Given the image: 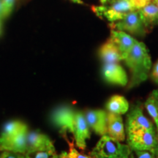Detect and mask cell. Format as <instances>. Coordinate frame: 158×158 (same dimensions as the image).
I'll return each mask as SVG.
<instances>
[{
  "mask_svg": "<svg viewBox=\"0 0 158 158\" xmlns=\"http://www.w3.org/2000/svg\"><path fill=\"white\" fill-rule=\"evenodd\" d=\"M27 152L35 150L54 147L53 141L48 135L39 131H29L27 133Z\"/></svg>",
  "mask_w": 158,
  "mask_h": 158,
  "instance_id": "obj_11",
  "label": "cell"
},
{
  "mask_svg": "<svg viewBox=\"0 0 158 158\" xmlns=\"http://www.w3.org/2000/svg\"><path fill=\"white\" fill-rule=\"evenodd\" d=\"M100 1H102V0H100Z\"/></svg>",
  "mask_w": 158,
  "mask_h": 158,
  "instance_id": "obj_30",
  "label": "cell"
},
{
  "mask_svg": "<svg viewBox=\"0 0 158 158\" xmlns=\"http://www.w3.org/2000/svg\"><path fill=\"white\" fill-rule=\"evenodd\" d=\"M68 143L69 144L68 155L71 158H94L91 155H84V154L79 152L78 150L76 149V147H75L73 141H68Z\"/></svg>",
  "mask_w": 158,
  "mask_h": 158,
  "instance_id": "obj_19",
  "label": "cell"
},
{
  "mask_svg": "<svg viewBox=\"0 0 158 158\" xmlns=\"http://www.w3.org/2000/svg\"><path fill=\"white\" fill-rule=\"evenodd\" d=\"M89 155L94 158H134L132 149L109 135H102Z\"/></svg>",
  "mask_w": 158,
  "mask_h": 158,
  "instance_id": "obj_3",
  "label": "cell"
},
{
  "mask_svg": "<svg viewBox=\"0 0 158 158\" xmlns=\"http://www.w3.org/2000/svg\"><path fill=\"white\" fill-rule=\"evenodd\" d=\"M152 122L144 116L143 109L140 105L136 104L132 107L127 116L126 130L131 133L141 130H155Z\"/></svg>",
  "mask_w": 158,
  "mask_h": 158,
  "instance_id": "obj_7",
  "label": "cell"
},
{
  "mask_svg": "<svg viewBox=\"0 0 158 158\" xmlns=\"http://www.w3.org/2000/svg\"><path fill=\"white\" fill-rule=\"evenodd\" d=\"M146 109L155 124V130L158 138V89L153 90L144 103Z\"/></svg>",
  "mask_w": 158,
  "mask_h": 158,
  "instance_id": "obj_17",
  "label": "cell"
},
{
  "mask_svg": "<svg viewBox=\"0 0 158 158\" xmlns=\"http://www.w3.org/2000/svg\"><path fill=\"white\" fill-rule=\"evenodd\" d=\"M151 1H152V0H151Z\"/></svg>",
  "mask_w": 158,
  "mask_h": 158,
  "instance_id": "obj_31",
  "label": "cell"
},
{
  "mask_svg": "<svg viewBox=\"0 0 158 158\" xmlns=\"http://www.w3.org/2000/svg\"><path fill=\"white\" fill-rule=\"evenodd\" d=\"M138 12L148 33L152 30L154 27L158 26V8L152 2L138 9Z\"/></svg>",
  "mask_w": 158,
  "mask_h": 158,
  "instance_id": "obj_13",
  "label": "cell"
},
{
  "mask_svg": "<svg viewBox=\"0 0 158 158\" xmlns=\"http://www.w3.org/2000/svg\"><path fill=\"white\" fill-rule=\"evenodd\" d=\"M6 15L5 12V7H4V4L2 0H0V20H2L5 19Z\"/></svg>",
  "mask_w": 158,
  "mask_h": 158,
  "instance_id": "obj_25",
  "label": "cell"
},
{
  "mask_svg": "<svg viewBox=\"0 0 158 158\" xmlns=\"http://www.w3.org/2000/svg\"><path fill=\"white\" fill-rule=\"evenodd\" d=\"M102 76L110 84L124 86L127 84V73L118 63H106L102 68Z\"/></svg>",
  "mask_w": 158,
  "mask_h": 158,
  "instance_id": "obj_9",
  "label": "cell"
},
{
  "mask_svg": "<svg viewBox=\"0 0 158 158\" xmlns=\"http://www.w3.org/2000/svg\"><path fill=\"white\" fill-rule=\"evenodd\" d=\"M24 157L25 158H59V155L56 153L55 147H52L29 152L25 154Z\"/></svg>",
  "mask_w": 158,
  "mask_h": 158,
  "instance_id": "obj_18",
  "label": "cell"
},
{
  "mask_svg": "<svg viewBox=\"0 0 158 158\" xmlns=\"http://www.w3.org/2000/svg\"><path fill=\"white\" fill-rule=\"evenodd\" d=\"M0 158H25L24 155L12 151H2L0 153Z\"/></svg>",
  "mask_w": 158,
  "mask_h": 158,
  "instance_id": "obj_20",
  "label": "cell"
},
{
  "mask_svg": "<svg viewBox=\"0 0 158 158\" xmlns=\"http://www.w3.org/2000/svg\"><path fill=\"white\" fill-rule=\"evenodd\" d=\"M109 40L117 46L123 56V60L137 41L124 31L114 29H110Z\"/></svg>",
  "mask_w": 158,
  "mask_h": 158,
  "instance_id": "obj_10",
  "label": "cell"
},
{
  "mask_svg": "<svg viewBox=\"0 0 158 158\" xmlns=\"http://www.w3.org/2000/svg\"><path fill=\"white\" fill-rule=\"evenodd\" d=\"M99 56L106 63H117L123 60V56L120 52L117 46L112 43L110 40L106 42L100 47L99 50Z\"/></svg>",
  "mask_w": 158,
  "mask_h": 158,
  "instance_id": "obj_14",
  "label": "cell"
},
{
  "mask_svg": "<svg viewBox=\"0 0 158 158\" xmlns=\"http://www.w3.org/2000/svg\"><path fill=\"white\" fill-rule=\"evenodd\" d=\"M135 152L137 158H158L154 154L148 151H138V150H136Z\"/></svg>",
  "mask_w": 158,
  "mask_h": 158,
  "instance_id": "obj_24",
  "label": "cell"
},
{
  "mask_svg": "<svg viewBox=\"0 0 158 158\" xmlns=\"http://www.w3.org/2000/svg\"><path fill=\"white\" fill-rule=\"evenodd\" d=\"M150 78L155 84H158V59L153 65L152 70L150 73Z\"/></svg>",
  "mask_w": 158,
  "mask_h": 158,
  "instance_id": "obj_23",
  "label": "cell"
},
{
  "mask_svg": "<svg viewBox=\"0 0 158 158\" xmlns=\"http://www.w3.org/2000/svg\"><path fill=\"white\" fill-rule=\"evenodd\" d=\"M2 34V23L1 20H0V36Z\"/></svg>",
  "mask_w": 158,
  "mask_h": 158,
  "instance_id": "obj_28",
  "label": "cell"
},
{
  "mask_svg": "<svg viewBox=\"0 0 158 158\" xmlns=\"http://www.w3.org/2000/svg\"><path fill=\"white\" fill-rule=\"evenodd\" d=\"M152 2H154L156 5V6H157V8H158V0H152Z\"/></svg>",
  "mask_w": 158,
  "mask_h": 158,
  "instance_id": "obj_29",
  "label": "cell"
},
{
  "mask_svg": "<svg viewBox=\"0 0 158 158\" xmlns=\"http://www.w3.org/2000/svg\"><path fill=\"white\" fill-rule=\"evenodd\" d=\"M107 135L120 142L125 139V133L122 116L114 113L107 114Z\"/></svg>",
  "mask_w": 158,
  "mask_h": 158,
  "instance_id": "obj_12",
  "label": "cell"
},
{
  "mask_svg": "<svg viewBox=\"0 0 158 158\" xmlns=\"http://www.w3.org/2000/svg\"><path fill=\"white\" fill-rule=\"evenodd\" d=\"M51 121L60 129V133L65 138L70 132L73 135L76 146L80 149L86 148V140L90 138L89 127L84 114L69 106L56 108L51 114Z\"/></svg>",
  "mask_w": 158,
  "mask_h": 158,
  "instance_id": "obj_1",
  "label": "cell"
},
{
  "mask_svg": "<svg viewBox=\"0 0 158 158\" xmlns=\"http://www.w3.org/2000/svg\"><path fill=\"white\" fill-rule=\"evenodd\" d=\"M100 2L101 5L92 7V11L100 19L105 18L110 22L119 21L135 10L130 0H102Z\"/></svg>",
  "mask_w": 158,
  "mask_h": 158,
  "instance_id": "obj_4",
  "label": "cell"
},
{
  "mask_svg": "<svg viewBox=\"0 0 158 158\" xmlns=\"http://www.w3.org/2000/svg\"><path fill=\"white\" fill-rule=\"evenodd\" d=\"M4 7H5V12L6 17H8L13 10L15 0H2Z\"/></svg>",
  "mask_w": 158,
  "mask_h": 158,
  "instance_id": "obj_21",
  "label": "cell"
},
{
  "mask_svg": "<svg viewBox=\"0 0 158 158\" xmlns=\"http://www.w3.org/2000/svg\"><path fill=\"white\" fill-rule=\"evenodd\" d=\"M71 2H73L74 3H77V4H80V5H84V2H83V1L81 0H70Z\"/></svg>",
  "mask_w": 158,
  "mask_h": 158,
  "instance_id": "obj_27",
  "label": "cell"
},
{
  "mask_svg": "<svg viewBox=\"0 0 158 158\" xmlns=\"http://www.w3.org/2000/svg\"><path fill=\"white\" fill-rule=\"evenodd\" d=\"M124 60L131 73L128 88L135 87L147 80L152 68V59L143 43L136 41Z\"/></svg>",
  "mask_w": 158,
  "mask_h": 158,
  "instance_id": "obj_2",
  "label": "cell"
},
{
  "mask_svg": "<svg viewBox=\"0 0 158 158\" xmlns=\"http://www.w3.org/2000/svg\"><path fill=\"white\" fill-rule=\"evenodd\" d=\"M27 130L28 127L24 122L19 120L10 121L4 125L2 133L0 134V141L10 139Z\"/></svg>",
  "mask_w": 158,
  "mask_h": 158,
  "instance_id": "obj_15",
  "label": "cell"
},
{
  "mask_svg": "<svg viewBox=\"0 0 158 158\" xmlns=\"http://www.w3.org/2000/svg\"><path fill=\"white\" fill-rule=\"evenodd\" d=\"M88 126L99 135L107 134V113L103 110H89L85 114Z\"/></svg>",
  "mask_w": 158,
  "mask_h": 158,
  "instance_id": "obj_8",
  "label": "cell"
},
{
  "mask_svg": "<svg viewBox=\"0 0 158 158\" xmlns=\"http://www.w3.org/2000/svg\"><path fill=\"white\" fill-rule=\"evenodd\" d=\"M110 29L116 30L126 31L131 35L140 37H144L148 33L142 21L138 10H135L128 13L118 22L110 23Z\"/></svg>",
  "mask_w": 158,
  "mask_h": 158,
  "instance_id": "obj_6",
  "label": "cell"
},
{
  "mask_svg": "<svg viewBox=\"0 0 158 158\" xmlns=\"http://www.w3.org/2000/svg\"><path fill=\"white\" fill-rule=\"evenodd\" d=\"M130 2L133 4L134 8L135 10H138L148 5L152 1L151 0H130Z\"/></svg>",
  "mask_w": 158,
  "mask_h": 158,
  "instance_id": "obj_22",
  "label": "cell"
},
{
  "mask_svg": "<svg viewBox=\"0 0 158 158\" xmlns=\"http://www.w3.org/2000/svg\"><path fill=\"white\" fill-rule=\"evenodd\" d=\"M127 145L133 151H148L158 157V138L155 130H141L127 134Z\"/></svg>",
  "mask_w": 158,
  "mask_h": 158,
  "instance_id": "obj_5",
  "label": "cell"
},
{
  "mask_svg": "<svg viewBox=\"0 0 158 158\" xmlns=\"http://www.w3.org/2000/svg\"><path fill=\"white\" fill-rule=\"evenodd\" d=\"M106 108L108 112L116 114H124L129 110V103L124 97L114 95L110 98L106 104Z\"/></svg>",
  "mask_w": 158,
  "mask_h": 158,
  "instance_id": "obj_16",
  "label": "cell"
},
{
  "mask_svg": "<svg viewBox=\"0 0 158 158\" xmlns=\"http://www.w3.org/2000/svg\"><path fill=\"white\" fill-rule=\"evenodd\" d=\"M59 158H71L69 157L68 152H62L60 155H59Z\"/></svg>",
  "mask_w": 158,
  "mask_h": 158,
  "instance_id": "obj_26",
  "label": "cell"
}]
</instances>
